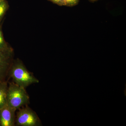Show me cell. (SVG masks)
Returning a JSON list of instances; mask_svg holds the SVG:
<instances>
[{"instance_id": "obj_8", "label": "cell", "mask_w": 126, "mask_h": 126, "mask_svg": "<svg viewBox=\"0 0 126 126\" xmlns=\"http://www.w3.org/2000/svg\"><path fill=\"white\" fill-rule=\"evenodd\" d=\"M9 45L5 40L0 25V49L5 48L9 47Z\"/></svg>"}, {"instance_id": "obj_2", "label": "cell", "mask_w": 126, "mask_h": 126, "mask_svg": "<svg viewBox=\"0 0 126 126\" xmlns=\"http://www.w3.org/2000/svg\"><path fill=\"white\" fill-rule=\"evenodd\" d=\"M29 103V96L25 88L14 82L9 83L7 91V105L17 110Z\"/></svg>"}, {"instance_id": "obj_6", "label": "cell", "mask_w": 126, "mask_h": 126, "mask_svg": "<svg viewBox=\"0 0 126 126\" xmlns=\"http://www.w3.org/2000/svg\"><path fill=\"white\" fill-rule=\"evenodd\" d=\"M7 81L0 84V110L7 104Z\"/></svg>"}, {"instance_id": "obj_7", "label": "cell", "mask_w": 126, "mask_h": 126, "mask_svg": "<svg viewBox=\"0 0 126 126\" xmlns=\"http://www.w3.org/2000/svg\"><path fill=\"white\" fill-rule=\"evenodd\" d=\"M9 7L8 2L6 0L0 2V22Z\"/></svg>"}, {"instance_id": "obj_3", "label": "cell", "mask_w": 126, "mask_h": 126, "mask_svg": "<svg viewBox=\"0 0 126 126\" xmlns=\"http://www.w3.org/2000/svg\"><path fill=\"white\" fill-rule=\"evenodd\" d=\"M16 116L15 126H41L40 119L35 112L28 106L18 109Z\"/></svg>"}, {"instance_id": "obj_11", "label": "cell", "mask_w": 126, "mask_h": 126, "mask_svg": "<svg viewBox=\"0 0 126 126\" xmlns=\"http://www.w3.org/2000/svg\"><path fill=\"white\" fill-rule=\"evenodd\" d=\"M89 1H90V2H94L95 1H97L98 0H89Z\"/></svg>"}, {"instance_id": "obj_12", "label": "cell", "mask_w": 126, "mask_h": 126, "mask_svg": "<svg viewBox=\"0 0 126 126\" xmlns=\"http://www.w3.org/2000/svg\"><path fill=\"white\" fill-rule=\"evenodd\" d=\"M3 0H0V2H1V1H2Z\"/></svg>"}, {"instance_id": "obj_4", "label": "cell", "mask_w": 126, "mask_h": 126, "mask_svg": "<svg viewBox=\"0 0 126 126\" xmlns=\"http://www.w3.org/2000/svg\"><path fill=\"white\" fill-rule=\"evenodd\" d=\"M14 51L9 46L0 49V84L7 81L10 68L14 61Z\"/></svg>"}, {"instance_id": "obj_10", "label": "cell", "mask_w": 126, "mask_h": 126, "mask_svg": "<svg viewBox=\"0 0 126 126\" xmlns=\"http://www.w3.org/2000/svg\"><path fill=\"white\" fill-rule=\"evenodd\" d=\"M48 0L59 6H65L63 0Z\"/></svg>"}, {"instance_id": "obj_9", "label": "cell", "mask_w": 126, "mask_h": 126, "mask_svg": "<svg viewBox=\"0 0 126 126\" xmlns=\"http://www.w3.org/2000/svg\"><path fill=\"white\" fill-rule=\"evenodd\" d=\"M65 6L72 7L78 4L79 0H63Z\"/></svg>"}, {"instance_id": "obj_5", "label": "cell", "mask_w": 126, "mask_h": 126, "mask_svg": "<svg viewBox=\"0 0 126 126\" xmlns=\"http://www.w3.org/2000/svg\"><path fill=\"white\" fill-rule=\"evenodd\" d=\"M16 109L6 104L0 110V126H15Z\"/></svg>"}, {"instance_id": "obj_1", "label": "cell", "mask_w": 126, "mask_h": 126, "mask_svg": "<svg viewBox=\"0 0 126 126\" xmlns=\"http://www.w3.org/2000/svg\"><path fill=\"white\" fill-rule=\"evenodd\" d=\"M9 76L12 78L15 83L25 88L32 84L39 82L38 79L27 70L19 59L13 61L9 70Z\"/></svg>"}]
</instances>
